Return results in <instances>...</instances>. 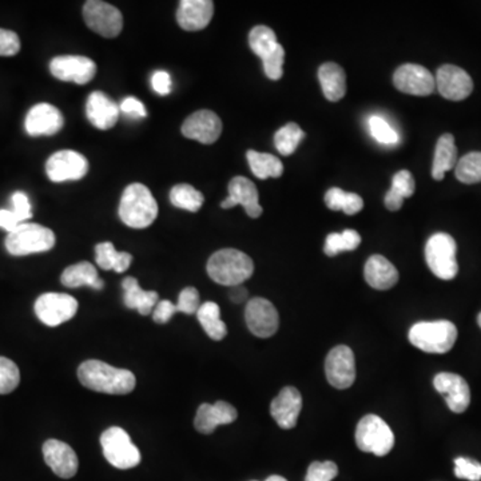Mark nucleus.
Segmentation results:
<instances>
[{"mask_svg": "<svg viewBox=\"0 0 481 481\" xmlns=\"http://www.w3.org/2000/svg\"><path fill=\"white\" fill-rule=\"evenodd\" d=\"M78 379L84 387L106 395H129L136 387L133 372L111 367L99 360H87L78 368Z\"/></svg>", "mask_w": 481, "mask_h": 481, "instance_id": "f257e3e1", "label": "nucleus"}, {"mask_svg": "<svg viewBox=\"0 0 481 481\" xmlns=\"http://www.w3.org/2000/svg\"><path fill=\"white\" fill-rule=\"evenodd\" d=\"M209 277L225 287H238L252 277L254 263L249 255L237 249H222L214 253L206 266Z\"/></svg>", "mask_w": 481, "mask_h": 481, "instance_id": "f03ea898", "label": "nucleus"}, {"mask_svg": "<svg viewBox=\"0 0 481 481\" xmlns=\"http://www.w3.org/2000/svg\"><path fill=\"white\" fill-rule=\"evenodd\" d=\"M118 213L129 227L145 229L156 221L158 205L148 188L142 183H133L123 192Z\"/></svg>", "mask_w": 481, "mask_h": 481, "instance_id": "7ed1b4c3", "label": "nucleus"}, {"mask_svg": "<svg viewBox=\"0 0 481 481\" xmlns=\"http://www.w3.org/2000/svg\"><path fill=\"white\" fill-rule=\"evenodd\" d=\"M458 338L455 324L447 320L417 323L409 331V341L425 353L442 354L450 352Z\"/></svg>", "mask_w": 481, "mask_h": 481, "instance_id": "20e7f679", "label": "nucleus"}, {"mask_svg": "<svg viewBox=\"0 0 481 481\" xmlns=\"http://www.w3.org/2000/svg\"><path fill=\"white\" fill-rule=\"evenodd\" d=\"M54 246V232L38 224L24 222L13 232L8 233L5 238V249L11 255H16V257L49 252Z\"/></svg>", "mask_w": 481, "mask_h": 481, "instance_id": "39448f33", "label": "nucleus"}, {"mask_svg": "<svg viewBox=\"0 0 481 481\" xmlns=\"http://www.w3.org/2000/svg\"><path fill=\"white\" fill-rule=\"evenodd\" d=\"M104 458L118 469H131L141 463V452L123 428L111 427L101 436Z\"/></svg>", "mask_w": 481, "mask_h": 481, "instance_id": "423d86ee", "label": "nucleus"}, {"mask_svg": "<svg viewBox=\"0 0 481 481\" xmlns=\"http://www.w3.org/2000/svg\"><path fill=\"white\" fill-rule=\"evenodd\" d=\"M458 245L452 236L436 233L425 246V260L434 276L450 281L458 276L459 265L456 260Z\"/></svg>", "mask_w": 481, "mask_h": 481, "instance_id": "0eeeda50", "label": "nucleus"}, {"mask_svg": "<svg viewBox=\"0 0 481 481\" xmlns=\"http://www.w3.org/2000/svg\"><path fill=\"white\" fill-rule=\"evenodd\" d=\"M356 444L362 452L385 456L395 445V434L381 417L367 414L357 425Z\"/></svg>", "mask_w": 481, "mask_h": 481, "instance_id": "6e6552de", "label": "nucleus"}, {"mask_svg": "<svg viewBox=\"0 0 481 481\" xmlns=\"http://www.w3.org/2000/svg\"><path fill=\"white\" fill-rule=\"evenodd\" d=\"M34 309L40 323L55 328L76 317L78 301L70 294L45 293L37 299Z\"/></svg>", "mask_w": 481, "mask_h": 481, "instance_id": "1a4fd4ad", "label": "nucleus"}, {"mask_svg": "<svg viewBox=\"0 0 481 481\" xmlns=\"http://www.w3.org/2000/svg\"><path fill=\"white\" fill-rule=\"evenodd\" d=\"M87 26L103 38H115L123 29V16L114 5L101 0H89L84 5Z\"/></svg>", "mask_w": 481, "mask_h": 481, "instance_id": "9d476101", "label": "nucleus"}, {"mask_svg": "<svg viewBox=\"0 0 481 481\" xmlns=\"http://www.w3.org/2000/svg\"><path fill=\"white\" fill-rule=\"evenodd\" d=\"M245 320L249 331L260 338L272 337L279 331V312L269 299L263 297H255L247 302Z\"/></svg>", "mask_w": 481, "mask_h": 481, "instance_id": "9b49d317", "label": "nucleus"}, {"mask_svg": "<svg viewBox=\"0 0 481 481\" xmlns=\"http://www.w3.org/2000/svg\"><path fill=\"white\" fill-rule=\"evenodd\" d=\"M89 172L86 156L73 150H62L52 154L46 164V173L52 183L82 180Z\"/></svg>", "mask_w": 481, "mask_h": 481, "instance_id": "f8f14e48", "label": "nucleus"}, {"mask_svg": "<svg viewBox=\"0 0 481 481\" xmlns=\"http://www.w3.org/2000/svg\"><path fill=\"white\" fill-rule=\"evenodd\" d=\"M49 71L59 81L86 85L94 78L96 65L87 57L63 55L51 60Z\"/></svg>", "mask_w": 481, "mask_h": 481, "instance_id": "ddd939ff", "label": "nucleus"}, {"mask_svg": "<svg viewBox=\"0 0 481 481\" xmlns=\"http://www.w3.org/2000/svg\"><path fill=\"white\" fill-rule=\"evenodd\" d=\"M325 373L328 383L337 389H346L353 385L356 380V361L349 346L338 345L329 352Z\"/></svg>", "mask_w": 481, "mask_h": 481, "instance_id": "4468645a", "label": "nucleus"}, {"mask_svg": "<svg viewBox=\"0 0 481 481\" xmlns=\"http://www.w3.org/2000/svg\"><path fill=\"white\" fill-rule=\"evenodd\" d=\"M436 89L450 101H463L474 92V81L469 74L458 66L445 65L437 70Z\"/></svg>", "mask_w": 481, "mask_h": 481, "instance_id": "2eb2a0df", "label": "nucleus"}, {"mask_svg": "<svg viewBox=\"0 0 481 481\" xmlns=\"http://www.w3.org/2000/svg\"><path fill=\"white\" fill-rule=\"evenodd\" d=\"M396 89L405 94L427 96L432 94L436 89V81L432 74L420 65L401 66L393 76Z\"/></svg>", "mask_w": 481, "mask_h": 481, "instance_id": "dca6fc26", "label": "nucleus"}, {"mask_svg": "<svg viewBox=\"0 0 481 481\" xmlns=\"http://www.w3.org/2000/svg\"><path fill=\"white\" fill-rule=\"evenodd\" d=\"M434 389L444 396L448 408L453 414H463L471 404V389L461 376L442 372L434 378Z\"/></svg>", "mask_w": 481, "mask_h": 481, "instance_id": "f3484780", "label": "nucleus"}, {"mask_svg": "<svg viewBox=\"0 0 481 481\" xmlns=\"http://www.w3.org/2000/svg\"><path fill=\"white\" fill-rule=\"evenodd\" d=\"M222 133V122L216 112L200 110L192 114L183 122V134L189 139L211 145L219 138Z\"/></svg>", "mask_w": 481, "mask_h": 481, "instance_id": "a211bd4d", "label": "nucleus"}, {"mask_svg": "<svg viewBox=\"0 0 481 481\" xmlns=\"http://www.w3.org/2000/svg\"><path fill=\"white\" fill-rule=\"evenodd\" d=\"M43 456L51 471L62 479H71L78 472V456L66 442L55 439L48 440L43 444Z\"/></svg>", "mask_w": 481, "mask_h": 481, "instance_id": "6ab92c4d", "label": "nucleus"}, {"mask_svg": "<svg viewBox=\"0 0 481 481\" xmlns=\"http://www.w3.org/2000/svg\"><path fill=\"white\" fill-rule=\"evenodd\" d=\"M26 130L30 136H54L65 125L62 112L49 103H38L31 107L26 117Z\"/></svg>", "mask_w": 481, "mask_h": 481, "instance_id": "aec40b11", "label": "nucleus"}, {"mask_svg": "<svg viewBox=\"0 0 481 481\" xmlns=\"http://www.w3.org/2000/svg\"><path fill=\"white\" fill-rule=\"evenodd\" d=\"M237 409L227 401L216 404H202L195 414L194 427L200 433L210 434L219 425L232 424L237 420Z\"/></svg>", "mask_w": 481, "mask_h": 481, "instance_id": "412c9836", "label": "nucleus"}, {"mask_svg": "<svg viewBox=\"0 0 481 481\" xmlns=\"http://www.w3.org/2000/svg\"><path fill=\"white\" fill-rule=\"evenodd\" d=\"M301 409V393L294 387H287L272 401L271 414L282 430H291L296 427Z\"/></svg>", "mask_w": 481, "mask_h": 481, "instance_id": "4be33fe9", "label": "nucleus"}, {"mask_svg": "<svg viewBox=\"0 0 481 481\" xmlns=\"http://www.w3.org/2000/svg\"><path fill=\"white\" fill-rule=\"evenodd\" d=\"M214 13V3L210 0H183L177 11V22L186 31L206 29Z\"/></svg>", "mask_w": 481, "mask_h": 481, "instance_id": "5701e85b", "label": "nucleus"}, {"mask_svg": "<svg viewBox=\"0 0 481 481\" xmlns=\"http://www.w3.org/2000/svg\"><path fill=\"white\" fill-rule=\"evenodd\" d=\"M86 115L96 129L109 130L120 118V107L103 93L94 92L87 98Z\"/></svg>", "mask_w": 481, "mask_h": 481, "instance_id": "b1692460", "label": "nucleus"}, {"mask_svg": "<svg viewBox=\"0 0 481 481\" xmlns=\"http://www.w3.org/2000/svg\"><path fill=\"white\" fill-rule=\"evenodd\" d=\"M365 280L370 287L378 290H387L395 287L398 281L397 269L390 261L380 254L372 255L365 263Z\"/></svg>", "mask_w": 481, "mask_h": 481, "instance_id": "393cba45", "label": "nucleus"}, {"mask_svg": "<svg viewBox=\"0 0 481 481\" xmlns=\"http://www.w3.org/2000/svg\"><path fill=\"white\" fill-rule=\"evenodd\" d=\"M123 302L129 309L137 310L139 315L148 316L154 312L156 304L159 302V296L156 291L144 290L139 285L138 280L134 277H126L122 282Z\"/></svg>", "mask_w": 481, "mask_h": 481, "instance_id": "a878e982", "label": "nucleus"}, {"mask_svg": "<svg viewBox=\"0 0 481 481\" xmlns=\"http://www.w3.org/2000/svg\"><path fill=\"white\" fill-rule=\"evenodd\" d=\"M229 197L235 200L236 206H244L247 216L258 218L263 214V206L258 200L257 188L252 181L245 177H235L229 183Z\"/></svg>", "mask_w": 481, "mask_h": 481, "instance_id": "bb28decb", "label": "nucleus"}, {"mask_svg": "<svg viewBox=\"0 0 481 481\" xmlns=\"http://www.w3.org/2000/svg\"><path fill=\"white\" fill-rule=\"evenodd\" d=\"M60 281L66 288L71 289L89 287L95 290H102L104 288V282L99 279L95 266L87 261H82L66 268L60 276Z\"/></svg>", "mask_w": 481, "mask_h": 481, "instance_id": "cd10ccee", "label": "nucleus"}, {"mask_svg": "<svg viewBox=\"0 0 481 481\" xmlns=\"http://www.w3.org/2000/svg\"><path fill=\"white\" fill-rule=\"evenodd\" d=\"M318 79L328 101L338 102L345 96L346 76L337 63H324L318 70Z\"/></svg>", "mask_w": 481, "mask_h": 481, "instance_id": "c85d7f7f", "label": "nucleus"}, {"mask_svg": "<svg viewBox=\"0 0 481 481\" xmlns=\"http://www.w3.org/2000/svg\"><path fill=\"white\" fill-rule=\"evenodd\" d=\"M458 165V147L452 134H444L437 141L434 150L432 177L433 180L441 181L444 174Z\"/></svg>", "mask_w": 481, "mask_h": 481, "instance_id": "c756f323", "label": "nucleus"}, {"mask_svg": "<svg viewBox=\"0 0 481 481\" xmlns=\"http://www.w3.org/2000/svg\"><path fill=\"white\" fill-rule=\"evenodd\" d=\"M96 263L103 271L123 273L130 268L133 255L128 252H117L111 242H102L95 246Z\"/></svg>", "mask_w": 481, "mask_h": 481, "instance_id": "7c9ffc66", "label": "nucleus"}, {"mask_svg": "<svg viewBox=\"0 0 481 481\" xmlns=\"http://www.w3.org/2000/svg\"><path fill=\"white\" fill-rule=\"evenodd\" d=\"M416 191L414 175L408 170H401L393 177L392 188L385 195V206L390 211L400 210L405 198L412 197Z\"/></svg>", "mask_w": 481, "mask_h": 481, "instance_id": "2f4dec72", "label": "nucleus"}, {"mask_svg": "<svg viewBox=\"0 0 481 481\" xmlns=\"http://www.w3.org/2000/svg\"><path fill=\"white\" fill-rule=\"evenodd\" d=\"M200 326L209 337L214 341H221L227 337V324L221 320V310L216 302L208 301L200 305L197 312Z\"/></svg>", "mask_w": 481, "mask_h": 481, "instance_id": "473e14b6", "label": "nucleus"}, {"mask_svg": "<svg viewBox=\"0 0 481 481\" xmlns=\"http://www.w3.org/2000/svg\"><path fill=\"white\" fill-rule=\"evenodd\" d=\"M246 156L253 174L260 178V180L280 178L282 173H284L282 162L277 156H272V154L249 150L247 151Z\"/></svg>", "mask_w": 481, "mask_h": 481, "instance_id": "72a5a7b5", "label": "nucleus"}, {"mask_svg": "<svg viewBox=\"0 0 481 481\" xmlns=\"http://www.w3.org/2000/svg\"><path fill=\"white\" fill-rule=\"evenodd\" d=\"M325 203L331 210L343 211L348 216H353L364 208V200L359 194L346 192L338 188H332L326 192Z\"/></svg>", "mask_w": 481, "mask_h": 481, "instance_id": "f704fd0d", "label": "nucleus"}, {"mask_svg": "<svg viewBox=\"0 0 481 481\" xmlns=\"http://www.w3.org/2000/svg\"><path fill=\"white\" fill-rule=\"evenodd\" d=\"M249 45L252 51L263 60L281 46L277 42L276 32L266 26H257L250 31Z\"/></svg>", "mask_w": 481, "mask_h": 481, "instance_id": "c9c22d12", "label": "nucleus"}, {"mask_svg": "<svg viewBox=\"0 0 481 481\" xmlns=\"http://www.w3.org/2000/svg\"><path fill=\"white\" fill-rule=\"evenodd\" d=\"M170 200L175 208L195 213L202 208L205 198H203L202 192H198L192 185L181 183V185L174 186L170 192Z\"/></svg>", "mask_w": 481, "mask_h": 481, "instance_id": "e433bc0d", "label": "nucleus"}, {"mask_svg": "<svg viewBox=\"0 0 481 481\" xmlns=\"http://www.w3.org/2000/svg\"><path fill=\"white\" fill-rule=\"evenodd\" d=\"M361 244V236L356 230H345L343 233H332L326 237L324 252L329 257H334L341 252H352Z\"/></svg>", "mask_w": 481, "mask_h": 481, "instance_id": "4c0bfd02", "label": "nucleus"}, {"mask_svg": "<svg viewBox=\"0 0 481 481\" xmlns=\"http://www.w3.org/2000/svg\"><path fill=\"white\" fill-rule=\"evenodd\" d=\"M456 178L467 185L481 183V153L466 154L455 167Z\"/></svg>", "mask_w": 481, "mask_h": 481, "instance_id": "58836bf2", "label": "nucleus"}, {"mask_svg": "<svg viewBox=\"0 0 481 481\" xmlns=\"http://www.w3.org/2000/svg\"><path fill=\"white\" fill-rule=\"evenodd\" d=\"M305 133L297 123H288L284 128L280 129L274 137V144L280 154L282 156H291L297 150L298 145L304 139Z\"/></svg>", "mask_w": 481, "mask_h": 481, "instance_id": "ea45409f", "label": "nucleus"}, {"mask_svg": "<svg viewBox=\"0 0 481 481\" xmlns=\"http://www.w3.org/2000/svg\"><path fill=\"white\" fill-rule=\"evenodd\" d=\"M21 383L18 365L7 357H0V395L13 392Z\"/></svg>", "mask_w": 481, "mask_h": 481, "instance_id": "a19ab883", "label": "nucleus"}, {"mask_svg": "<svg viewBox=\"0 0 481 481\" xmlns=\"http://www.w3.org/2000/svg\"><path fill=\"white\" fill-rule=\"evenodd\" d=\"M370 129L373 138L383 145H395L398 142V134L393 130L392 126L379 115L370 118Z\"/></svg>", "mask_w": 481, "mask_h": 481, "instance_id": "79ce46f5", "label": "nucleus"}, {"mask_svg": "<svg viewBox=\"0 0 481 481\" xmlns=\"http://www.w3.org/2000/svg\"><path fill=\"white\" fill-rule=\"evenodd\" d=\"M337 474L338 468L334 461H315L307 468L305 481H332Z\"/></svg>", "mask_w": 481, "mask_h": 481, "instance_id": "37998d69", "label": "nucleus"}, {"mask_svg": "<svg viewBox=\"0 0 481 481\" xmlns=\"http://www.w3.org/2000/svg\"><path fill=\"white\" fill-rule=\"evenodd\" d=\"M455 475L459 479L481 480V464L472 459L458 458L455 460Z\"/></svg>", "mask_w": 481, "mask_h": 481, "instance_id": "c03bdc74", "label": "nucleus"}, {"mask_svg": "<svg viewBox=\"0 0 481 481\" xmlns=\"http://www.w3.org/2000/svg\"><path fill=\"white\" fill-rule=\"evenodd\" d=\"M200 293L195 288H185L178 297V302L175 304L177 312L185 313V315H197L200 309Z\"/></svg>", "mask_w": 481, "mask_h": 481, "instance_id": "a18cd8bd", "label": "nucleus"}, {"mask_svg": "<svg viewBox=\"0 0 481 481\" xmlns=\"http://www.w3.org/2000/svg\"><path fill=\"white\" fill-rule=\"evenodd\" d=\"M21 51V40L10 30L0 29V57H13Z\"/></svg>", "mask_w": 481, "mask_h": 481, "instance_id": "49530a36", "label": "nucleus"}, {"mask_svg": "<svg viewBox=\"0 0 481 481\" xmlns=\"http://www.w3.org/2000/svg\"><path fill=\"white\" fill-rule=\"evenodd\" d=\"M13 213L18 216L19 221L24 224L26 219L32 217L31 205L29 197L23 192H16L13 194Z\"/></svg>", "mask_w": 481, "mask_h": 481, "instance_id": "de8ad7c7", "label": "nucleus"}, {"mask_svg": "<svg viewBox=\"0 0 481 481\" xmlns=\"http://www.w3.org/2000/svg\"><path fill=\"white\" fill-rule=\"evenodd\" d=\"M177 313L175 304H173L169 299H162L156 304V309L153 312V320L156 324H166L172 320L173 316Z\"/></svg>", "mask_w": 481, "mask_h": 481, "instance_id": "09e8293b", "label": "nucleus"}, {"mask_svg": "<svg viewBox=\"0 0 481 481\" xmlns=\"http://www.w3.org/2000/svg\"><path fill=\"white\" fill-rule=\"evenodd\" d=\"M151 86L156 94L165 96L172 93V76L166 71L158 70L151 76Z\"/></svg>", "mask_w": 481, "mask_h": 481, "instance_id": "8fccbe9b", "label": "nucleus"}, {"mask_svg": "<svg viewBox=\"0 0 481 481\" xmlns=\"http://www.w3.org/2000/svg\"><path fill=\"white\" fill-rule=\"evenodd\" d=\"M120 110H122L123 114L133 118V120L147 117L144 103H142L139 99L134 98V96L126 98L125 101L122 102V104H120Z\"/></svg>", "mask_w": 481, "mask_h": 481, "instance_id": "3c124183", "label": "nucleus"}, {"mask_svg": "<svg viewBox=\"0 0 481 481\" xmlns=\"http://www.w3.org/2000/svg\"><path fill=\"white\" fill-rule=\"evenodd\" d=\"M21 224L22 222L19 221L18 216L13 213V210H7V209H2V210H0V227H2V229L11 233Z\"/></svg>", "mask_w": 481, "mask_h": 481, "instance_id": "603ef678", "label": "nucleus"}, {"mask_svg": "<svg viewBox=\"0 0 481 481\" xmlns=\"http://www.w3.org/2000/svg\"><path fill=\"white\" fill-rule=\"evenodd\" d=\"M229 294L230 299H232L235 304H244V302L247 299V290L244 287H241V285H238V287H233Z\"/></svg>", "mask_w": 481, "mask_h": 481, "instance_id": "864d4df0", "label": "nucleus"}, {"mask_svg": "<svg viewBox=\"0 0 481 481\" xmlns=\"http://www.w3.org/2000/svg\"><path fill=\"white\" fill-rule=\"evenodd\" d=\"M265 481H288L285 477H279V475H273V477H269Z\"/></svg>", "mask_w": 481, "mask_h": 481, "instance_id": "5fc2aeb1", "label": "nucleus"}, {"mask_svg": "<svg viewBox=\"0 0 481 481\" xmlns=\"http://www.w3.org/2000/svg\"><path fill=\"white\" fill-rule=\"evenodd\" d=\"M477 323H479V326L481 328V313L479 315V317H477Z\"/></svg>", "mask_w": 481, "mask_h": 481, "instance_id": "6e6d98bb", "label": "nucleus"}]
</instances>
